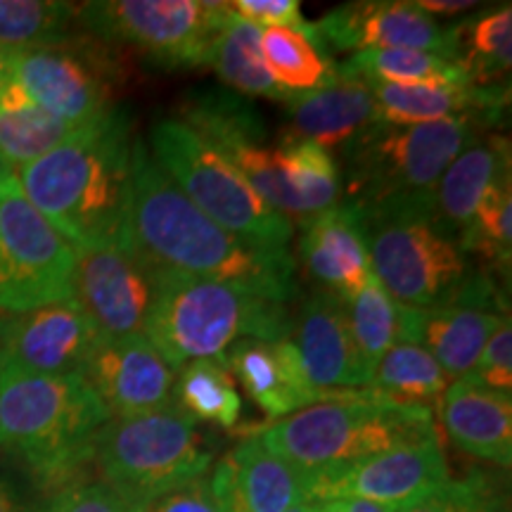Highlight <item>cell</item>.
<instances>
[{"mask_svg": "<svg viewBox=\"0 0 512 512\" xmlns=\"http://www.w3.org/2000/svg\"><path fill=\"white\" fill-rule=\"evenodd\" d=\"M209 489L221 512H287L311 501L309 472L249 437L216 460Z\"/></svg>", "mask_w": 512, "mask_h": 512, "instance_id": "cell-19", "label": "cell"}, {"mask_svg": "<svg viewBox=\"0 0 512 512\" xmlns=\"http://www.w3.org/2000/svg\"><path fill=\"white\" fill-rule=\"evenodd\" d=\"M110 413L79 373H0V451L43 489H67L93 460Z\"/></svg>", "mask_w": 512, "mask_h": 512, "instance_id": "cell-3", "label": "cell"}, {"mask_svg": "<svg viewBox=\"0 0 512 512\" xmlns=\"http://www.w3.org/2000/svg\"><path fill=\"white\" fill-rule=\"evenodd\" d=\"M76 249L27 200L0 164V313H29L74 297Z\"/></svg>", "mask_w": 512, "mask_h": 512, "instance_id": "cell-11", "label": "cell"}, {"mask_svg": "<svg viewBox=\"0 0 512 512\" xmlns=\"http://www.w3.org/2000/svg\"><path fill=\"white\" fill-rule=\"evenodd\" d=\"M278 164L285 183L297 195L304 211V223L339 204L342 176L328 150L309 140L290 138L283 133L278 143ZM302 223V226H304Z\"/></svg>", "mask_w": 512, "mask_h": 512, "instance_id": "cell-33", "label": "cell"}, {"mask_svg": "<svg viewBox=\"0 0 512 512\" xmlns=\"http://www.w3.org/2000/svg\"><path fill=\"white\" fill-rule=\"evenodd\" d=\"M316 29L330 53L425 50L458 60V27H441L437 19L408 0H363L342 5L320 17Z\"/></svg>", "mask_w": 512, "mask_h": 512, "instance_id": "cell-16", "label": "cell"}, {"mask_svg": "<svg viewBox=\"0 0 512 512\" xmlns=\"http://www.w3.org/2000/svg\"><path fill=\"white\" fill-rule=\"evenodd\" d=\"M268 451L304 472L342 467L401 446L439 439L434 413L368 389L332 396L256 434Z\"/></svg>", "mask_w": 512, "mask_h": 512, "instance_id": "cell-5", "label": "cell"}, {"mask_svg": "<svg viewBox=\"0 0 512 512\" xmlns=\"http://www.w3.org/2000/svg\"><path fill=\"white\" fill-rule=\"evenodd\" d=\"M448 384L451 380L430 351L415 342H399L375 366L368 392L432 411V406L439 408Z\"/></svg>", "mask_w": 512, "mask_h": 512, "instance_id": "cell-31", "label": "cell"}, {"mask_svg": "<svg viewBox=\"0 0 512 512\" xmlns=\"http://www.w3.org/2000/svg\"><path fill=\"white\" fill-rule=\"evenodd\" d=\"M448 479L439 439L401 446L356 463L309 472L311 501L356 498L399 512L432 494Z\"/></svg>", "mask_w": 512, "mask_h": 512, "instance_id": "cell-14", "label": "cell"}, {"mask_svg": "<svg viewBox=\"0 0 512 512\" xmlns=\"http://www.w3.org/2000/svg\"><path fill=\"white\" fill-rule=\"evenodd\" d=\"M292 325L285 304L152 266V304L143 337L174 370L197 358H221L240 339H285Z\"/></svg>", "mask_w": 512, "mask_h": 512, "instance_id": "cell-4", "label": "cell"}, {"mask_svg": "<svg viewBox=\"0 0 512 512\" xmlns=\"http://www.w3.org/2000/svg\"><path fill=\"white\" fill-rule=\"evenodd\" d=\"M299 356L320 399L368 389L370 375L351 332L344 302L328 290L313 292L294 318Z\"/></svg>", "mask_w": 512, "mask_h": 512, "instance_id": "cell-18", "label": "cell"}, {"mask_svg": "<svg viewBox=\"0 0 512 512\" xmlns=\"http://www.w3.org/2000/svg\"><path fill=\"white\" fill-rule=\"evenodd\" d=\"M498 121L482 114L415 126L375 121L342 147L347 202L368 207L389 197L427 195L448 164Z\"/></svg>", "mask_w": 512, "mask_h": 512, "instance_id": "cell-7", "label": "cell"}, {"mask_svg": "<svg viewBox=\"0 0 512 512\" xmlns=\"http://www.w3.org/2000/svg\"><path fill=\"white\" fill-rule=\"evenodd\" d=\"M131 233L152 266L216 280L287 304L297 294L290 249L235 238L211 221L152 159L143 138L131 150Z\"/></svg>", "mask_w": 512, "mask_h": 512, "instance_id": "cell-1", "label": "cell"}, {"mask_svg": "<svg viewBox=\"0 0 512 512\" xmlns=\"http://www.w3.org/2000/svg\"><path fill=\"white\" fill-rule=\"evenodd\" d=\"M228 3L211 0H98L79 5L88 34L131 46L164 69L207 67Z\"/></svg>", "mask_w": 512, "mask_h": 512, "instance_id": "cell-10", "label": "cell"}, {"mask_svg": "<svg viewBox=\"0 0 512 512\" xmlns=\"http://www.w3.org/2000/svg\"><path fill=\"white\" fill-rule=\"evenodd\" d=\"M415 8L432 17V15H456V12L477 8V3H470V0H415Z\"/></svg>", "mask_w": 512, "mask_h": 512, "instance_id": "cell-45", "label": "cell"}, {"mask_svg": "<svg viewBox=\"0 0 512 512\" xmlns=\"http://www.w3.org/2000/svg\"><path fill=\"white\" fill-rule=\"evenodd\" d=\"M347 72L361 74L370 81L394 83V86H456L472 83L465 67L451 57L425 50H377L358 53L339 64Z\"/></svg>", "mask_w": 512, "mask_h": 512, "instance_id": "cell-35", "label": "cell"}, {"mask_svg": "<svg viewBox=\"0 0 512 512\" xmlns=\"http://www.w3.org/2000/svg\"><path fill=\"white\" fill-rule=\"evenodd\" d=\"M285 110L290 124L285 136L309 140L328 152L335 147L342 150L377 121L368 79L342 67H337L328 86L290 95Z\"/></svg>", "mask_w": 512, "mask_h": 512, "instance_id": "cell-21", "label": "cell"}, {"mask_svg": "<svg viewBox=\"0 0 512 512\" xmlns=\"http://www.w3.org/2000/svg\"><path fill=\"white\" fill-rule=\"evenodd\" d=\"M508 313L479 302H453L415 309L413 342L437 358L448 380L472 373L491 335L501 328Z\"/></svg>", "mask_w": 512, "mask_h": 512, "instance_id": "cell-26", "label": "cell"}, {"mask_svg": "<svg viewBox=\"0 0 512 512\" xmlns=\"http://www.w3.org/2000/svg\"><path fill=\"white\" fill-rule=\"evenodd\" d=\"M110 418H136L174 406L176 370L147 339H102L79 373Z\"/></svg>", "mask_w": 512, "mask_h": 512, "instance_id": "cell-17", "label": "cell"}, {"mask_svg": "<svg viewBox=\"0 0 512 512\" xmlns=\"http://www.w3.org/2000/svg\"><path fill=\"white\" fill-rule=\"evenodd\" d=\"M0 512H38L22 494V489L3 472H0Z\"/></svg>", "mask_w": 512, "mask_h": 512, "instance_id": "cell-43", "label": "cell"}, {"mask_svg": "<svg viewBox=\"0 0 512 512\" xmlns=\"http://www.w3.org/2000/svg\"><path fill=\"white\" fill-rule=\"evenodd\" d=\"M221 361L233 380H238L256 406L273 420H283L323 401L311 387L292 337L275 342L240 339L221 356Z\"/></svg>", "mask_w": 512, "mask_h": 512, "instance_id": "cell-20", "label": "cell"}, {"mask_svg": "<svg viewBox=\"0 0 512 512\" xmlns=\"http://www.w3.org/2000/svg\"><path fill=\"white\" fill-rule=\"evenodd\" d=\"M318 512H394L382 508L377 503L356 501V498H328V501H318Z\"/></svg>", "mask_w": 512, "mask_h": 512, "instance_id": "cell-44", "label": "cell"}, {"mask_svg": "<svg viewBox=\"0 0 512 512\" xmlns=\"http://www.w3.org/2000/svg\"><path fill=\"white\" fill-rule=\"evenodd\" d=\"M399 512H508V496L501 479L472 472L463 479H446L432 494Z\"/></svg>", "mask_w": 512, "mask_h": 512, "instance_id": "cell-38", "label": "cell"}, {"mask_svg": "<svg viewBox=\"0 0 512 512\" xmlns=\"http://www.w3.org/2000/svg\"><path fill=\"white\" fill-rule=\"evenodd\" d=\"M174 406L195 422H214L233 430L242 415V399L221 358H197L176 370Z\"/></svg>", "mask_w": 512, "mask_h": 512, "instance_id": "cell-32", "label": "cell"}, {"mask_svg": "<svg viewBox=\"0 0 512 512\" xmlns=\"http://www.w3.org/2000/svg\"><path fill=\"white\" fill-rule=\"evenodd\" d=\"M235 15L264 29H297L313 31L316 22H306L299 0H235L230 3Z\"/></svg>", "mask_w": 512, "mask_h": 512, "instance_id": "cell-41", "label": "cell"}, {"mask_svg": "<svg viewBox=\"0 0 512 512\" xmlns=\"http://www.w3.org/2000/svg\"><path fill=\"white\" fill-rule=\"evenodd\" d=\"M79 5L57 0H0V46L24 48L69 41Z\"/></svg>", "mask_w": 512, "mask_h": 512, "instance_id": "cell-36", "label": "cell"}, {"mask_svg": "<svg viewBox=\"0 0 512 512\" xmlns=\"http://www.w3.org/2000/svg\"><path fill=\"white\" fill-rule=\"evenodd\" d=\"M147 150L192 204L235 238L271 249L290 245L292 221L268 207L245 176L181 119H157Z\"/></svg>", "mask_w": 512, "mask_h": 512, "instance_id": "cell-9", "label": "cell"}, {"mask_svg": "<svg viewBox=\"0 0 512 512\" xmlns=\"http://www.w3.org/2000/svg\"><path fill=\"white\" fill-rule=\"evenodd\" d=\"M74 299L102 337H140L152 304V266L133 233L76 252Z\"/></svg>", "mask_w": 512, "mask_h": 512, "instance_id": "cell-13", "label": "cell"}, {"mask_svg": "<svg viewBox=\"0 0 512 512\" xmlns=\"http://www.w3.org/2000/svg\"><path fill=\"white\" fill-rule=\"evenodd\" d=\"M366 79V76H363ZM375 98V117L380 124L415 126L444 121L463 114L501 119L508 107V86H394V83L370 81Z\"/></svg>", "mask_w": 512, "mask_h": 512, "instance_id": "cell-25", "label": "cell"}, {"mask_svg": "<svg viewBox=\"0 0 512 512\" xmlns=\"http://www.w3.org/2000/svg\"><path fill=\"white\" fill-rule=\"evenodd\" d=\"M287 512H318V501H304Z\"/></svg>", "mask_w": 512, "mask_h": 512, "instance_id": "cell-46", "label": "cell"}, {"mask_svg": "<svg viewBox=\"0 0 512 512\" xmlns=\"http://www.w3.org/2000/svg\"><path fill=\"white\" fill-rule=\"evenodd\" d=\"M102 332L76 299L0 320V373H81Z\"/></svg>", "mask_w": 512, "mask_h": 512, "instance_id": "cell-15", "label": "cell"}, {"mask_svg": "<svg viewBox=\"0 0 512 512\" xmlns=\"http://www.w3.org/2000/svg\"><path fill=\"white\" fill-rule=\"evenodd\" d=\"M214 453L204 444L197 422L181 408L112 418L102 427L93 446L91 463L100 482L152 505L211 470Z\"/></svg>", "mask_w": 512, "mask_h": 512, "instance_id": "cell-8", "label": "cell"}, {"mask_svg": "<svg viewBox=\"0 0 512 512\" xmlns=\"http://www.w3.org/2000/svg\"><path fill=\"white\" fill-rule=\"evenodd\" d=\"M299 254L311 278L339 299L356 294L373 278L361 209L351 202H339L304 223Z\"/></svg>", "mask_w": 512, "mask_h": 512, "instance_id": "cell-22", "label": "cell"}, {"mask_svg": "<svg viewBox=\"0 0 512 512\" xmlns=\"http://www.w3.org/2000/svg\"><path fill=\"white\" fill-rule=\"evenodd\" d=\"M147 505L133 501L105 482L72 484L57 491L43 512H145Z\"/></svg>", "mask_w": 512, "mask_h": 512, "instance_id": "cell-39", "label": "cell"}, {"mask_svg": "<svg viewBox=\"0 0 512 512\" xmlns=\"http://www.w3.org/2000/svg\"><path fill=\"white\" fill-rule=\"evenodd\" d=\"M467 254H482L508 273L512 256V181L503 178L479 204L475 221L463 238Z\"/></svg>", "mask_w": 512, "mask_h": 512, "instance_id": "cell-37", "label": "cell"}, {"mask_svg": "<svg viewBox=\"0 0 512 512\" xmlns=\"http://www.w3.org/2000/svg\"><path fill=\"white\" fill-rule=\"evenodd\" d=\"M342 302L368 375H373L380 358L394 344L413 342L415 309L396 302L375 275L361 290Z\"/></svg>", "mask_w": 512, "mask_h": 512, "instance_id": "cell-28", "label": "cell"}, {"mask_svg": "<svg viewBox=\"0 0 512 512\" xmlns=\"http://www.w3.org/2000/svg\"><path fill=\"white\" fill-rule=\"evenodd\" d=\"M472 377L484 387L501 394H512V325L510 316L503 320L501 328L491 335L486 347L479 354Z\"/></svg>", "mask_w": 512, "mask_h": 512, "instance_id": "cell-40", "label": "cell"}, {"mask_svg": "<svg viewBox=\"0 0 512 512\" xmlns=\"http://www.w3.org/2000/svg\"><path fill=\"white\" fill-rule=\"evenodd\" d=\"M207 475L181 486V489L171 491V494L157 498L155 503L147 505L145 512H221L209 489Z\"/></svg>", "mask_w": 512, "mask_h": 512, "instance_id": "cell-42", "label": "cell"}, {"mask_svg": "<svg viewBox=\"0 0 512 512\" xmlns=\"http://www.w3.org/2000/svg\"><path fill=\"white\" fill-rule=\"evenodd\" d=\"M131 119L112 110L17 171L27 200L76 252L131 233Z\"/></svg>", "mask_w": 512, "mask_h": 512, "instance_id": "cell-2", "label": "cell"}, {"mask_svg": "<svg viewBox=\"0 0 512 512\" xmlns=\"http://www.w3.org/2000/svg\"><path fill=\"white\" fill-rule=\"evenodd\" d=\"M358 209L370 268L396 302L430 309L456 297L475 275L465 249L437 219L432 192Z\"/></svg>", "mask_w": 512, "mask_h": 512, "instance_id": "cell-6", "label": "cell"}, {"mask_svg": "<svg viewBox=\"0 0 512 512\" xmlns=\"http://www.w3.org/2000/svg\"><path fill=\"white\" fill-rule=\"evenodd\" d=\"M510 176V145L496 133H482L448 164L432 190V204L448 233L458 242L470 230L479 204L496 183ZM463 247V245H460Z\"/></svg>", "mask_w": 512, "mask_h": 512, "instance_id": "cell-24", "label": "cell"}, {"mask_svg": "<svg viewBox=\"0 0 512 512\" xmlns=\"http://www.w3.org/2000/svg\"><path fill=\"white\" fill-rule=\"evenodd\" d=\"M69 133L74 128L43 110L0 57V164L22 169L60 145Z\"/></svg>", "mask_w": 512, "mask_h": 512, "instance_id": "cell-27", "label": "cell"}, {"mask_svg": "<svg viewBox=\"0 0 512 512\" xmlns=\"http://www.w3.org/2000/svg\"><path fill=\"white\" fill-rule=\"evenodd\" d=\"M5 67L43 110L76 128L91 126L112 110V86L105 67L79 43L46 46H0Z\"/></svg>", "mask_w": 512, "mask_h": 512, "instance_id": "cell-12", "label": "cell"}, {"mask_svg": "<svg viewBox=\"0 0 512 512\" xmlns=\"http://www.w3.org/2000/svg\"><path fill=\"white\" fill-rule=\"evenodd\" d=\"M458 60L475 86H503L512 67L510 3L458 27Z\"/></svg>", "mask_w": 512, "mask_h": 512, "instance_id": "cell-34", "label": "cell"}, {"mask_svg": "<svg viewBox=\"0 0 512 512\" xmlns=\"http://www.w3.org/2000/svg\"><path fill=\"white\" fill-rule=\"evenodd\" d=\"M439 418L460 451L505 470L512 465V394L494 392L467 373L448 384Z\"/></svg>", "mask_w": 512, "mask_h": 512, "instance_id": "cell-23", "label": "cell"}, {"mask_svg": "<svg viewBox=\"0 0 512 512\" xmlns=\"http://www.w3.org/2000/svg\"><path fill=\"white\" fill-rule=\"evenodd\" d=\"M261 55L271 79L290 95L316 91L337 76L335 62L318 29H264Z\"/></svg>", "mask_w": 512, "mask_h": 512, "instance_id": "cell-29", "label": "cell"}, {"mask_svg": "<svg viewBox=\"0 0 512 512\" xmlns=\"http://www.w3.org/2000/svg\"><path fill=\"white\" fill-rule=\"evenodd\" d=\"M207 67L214 69L228 88L249 95V98L280 102L290 98V93H285L268 74L264 55H261V29L245 22L233 10L228 12L226 22L216 36Z\"/></svg>", "mask_w": 512, "mask_h": 512, "instance_id": "cell-30", "label": "cell"}]
</instances>
